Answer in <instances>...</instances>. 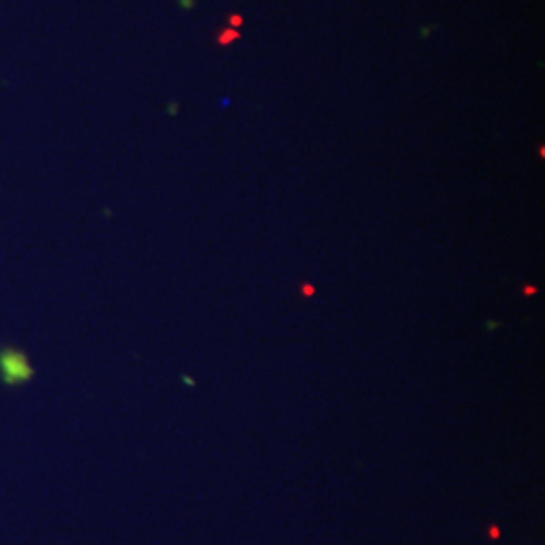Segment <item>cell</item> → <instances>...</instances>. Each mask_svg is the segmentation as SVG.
<instances>
[{"mask_svg":"<svg viewBox=\"0 0 545 545\" xmlns=\"http://www.w3.org/2000/svg\"><path fill=\"white\" fill-rule=\"evenodd\" d=\"M34 378V368L29 355L12 346L0 348V384L6 388L29 384Z\"/></svg>","mask_w":545,"mask_h":545,"instance_id":"obj_1","label":"cell"},{"mask_svg":"<svg viewBox=\"0 0 545 545\" xmlns=\"http://www.w3.org/2000/svg\"><path fill=\"white\" fill-rule=\"evenodd\" d=\"M243 23H245V18H243L238 12L228 14V27H230V29H236V31H238V29L243 27Z\"/></svg>","mask_w":545,"mask_h":545,"instance_id":"obj_3","label":"cell"},{"mask_svg":"<svg viewBox=\"0 0 545 545\" xmlns=\"http://www.w3.org/2000/svg\"><path fill=\"white\" fill-rule=\"evenodd\" d=\"M238 38H240V31L226 27V29H223V31H220V34L216 36V43H218L220 47H228V45H232V43H234V41H238Z\"/></svg>","mask_w":545,"mask_h":545,"instance_id":"obj_2","label":"cell"},{"mask_svg":"<svg viewBox=\"0 0 545 545\" xmlns=\"http://www.w3.org/2000/svg\"><path fill=\"white\" fill-rule=\"evenodd\" d=\"M196 2L198 0H180V6L182 8H192V6H196Z\"/></svg>","mask_w":545,"mask_h":545,"instance_id":"obj_4","label":"cell"}]
</instances>
